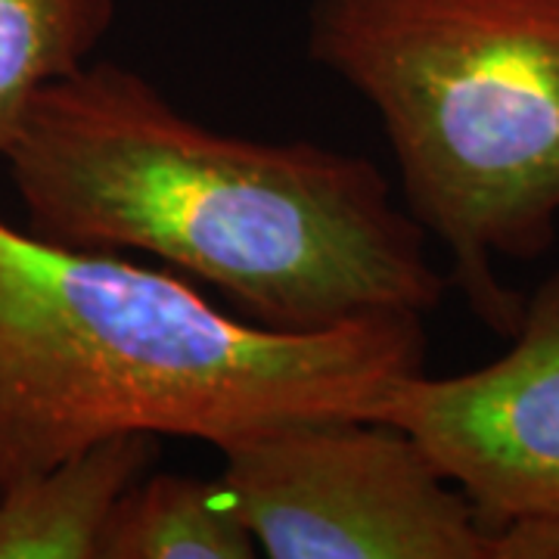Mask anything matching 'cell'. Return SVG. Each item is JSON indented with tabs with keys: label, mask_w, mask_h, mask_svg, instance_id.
Returning a JSON list of instances; mask_svg holds the SVG:
<instances>
[{
	"label": "cell",
	"mask_w": 559,
	"mask_h": 559,
	"mask_svg": "<svg viewBox=\"0 0 559 559\" xmlns=\"http://www.w3.org/2000/svg\"><path fill=\"white\" fill-rule=\"evenodd\" d=\"M3 159L32 234L156 255L274 330L426 318L451 289L377 162L218 131L121 62L44 87Z\"/></svg>",
	"instance_id": "6da1fadb"
},
{
	"label": "cell",
	"mask_w": 559,
	"mask_h": 559,
	"mask_svg": "<svg viewBox=\"0 0 559 559\" xmlns=\"http://www.w3.org/2000/svg\"><path fill=\"white\" fill-rule=\"evenodd\" d=\"M419 370L423 318L274 330L171 271L0 218V488L116 436L227 451L301 423L367 419Z\"/></svg>",
	"instance_id": "7a4b0ae2"
},
{
	"label": "cell",
	"mask_w": 559,
	"mask_h": 559,
	"mask_svg": "<svg viewBox=\"0 0 559 559\" xmlns=\"http://www.w3.org/2000/svg\"><path fill=\"white\" fill-rule=\"evenodd\" d=\"M305 50L370 103L448 283L510 336L525 296L498 264L559 234V0H311Z\"/></svg>",
	"instance_id": "3957f363"
},
{
	"label": "cell",
	"mask_w": 559,
	"mask_h": 559,
	"mask_svg": "<svg viewBox=\"0 0 559 559\" xmlns=\"http://www.w3.org/2000/svg\"><path fill=\"white\" fill-rule=\"evenodd\" d=\"M221 457V491L261 557L491 559L469 498L389 423H301Z\"/></svg>",
	"instance_id": "277c9868"
},
{
	"label": "cell",
	"mask_w": 559,
	"mask_h": 559,
	"mask_svg": "<svg viewBox=\"0 0 559 559\" xmlns=\"http://www.w3.org/2000/svg\"><path fill=\"white\" fill-rule=\"evenodd\" d=\"M485 367L401 380L367 419L407 432L488 528L559 520V271Z\"/></svg>",
	"instance_id": "5b68a950"
},
{
	"label": "cell",
	"mask_w": 559,
	"mask_h": 559,
	"mask_svg": "<svg viewBox=\"0 0 559 559\" xmlns=\"http://www.w3.org/2000/svg\"><path fill=\"white\" fill-rule=\"evenodd\" d=\"M156 436H116L0 488V559H103L112 513L150 473Z\"/></svg>",
	"instance_id": "8992f818"
},
{
	"label": "cell",
	"mask_w": 559,
	"mask_h": 559,
	"mask_svg": "<svg viewBox=\"0 0 559 559\" xmlns=\"http://www.w3.org/2000/svg\"><path fill=\"white\" fill-rule=\"evenodd\" d=\"M255 538L218 479L146 473L119 500L103 559H252Z\"/></svg>",
	"instance_id": "52a82bcc"
},
{
	"label": "cell",
	"mask_w": 559,
	"mask_h": 559,
	"mask_svg": "<svg viewBox=\"0 0 559 559\" xmlns=\"http://www.w3.org/2000/svg\"><path fill=\"white\" fill-rule=\"evenodd\" d=\"M121 0H0V156L32 103L69 79L116 28Z\"/></svg>",
	"instance_id": "ba28073f"
},
{
	"label": "cell",
	"mask_w": 559,
	"mask_h": 559,
	"mask_svg": "<svg viewBox=\"0 0 559 559\" xmlns=\"http://www.w3.org/2000/svg\"><path fill=\"white\" fill-rule=\"evenodd\" d=\"M491 559H559V520H520L491 528Z\"/></svg>",
	"instance_id": "9c48e42d"
}]
</instances>
